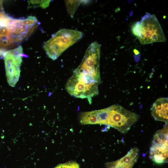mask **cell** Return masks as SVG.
Returning <instances> with one entry per match:
<instances>
[{
	"label": "cell",
	"instance_id": "30bf717a",
	"mask_svg": "<svg viewBox=\"0 0 168 168\" xmlns=\"http://www.w3.org/2000/svg\"><path fill=\"white\" fill-rule=\"evenodd\" d=\"M65 2L67 12L71 17H73L81 1L79 0H67L65 1Z\"/></svg>",
	"mask_w": 168,
	"mask_h": 168
},
{
	"label": "cell",
	"instance_id": "ba28073f",
	"mask_svg": "<svg viewBox=\"0 0 168 168\" xmlns=\"http://www.w3.org/2000/svg\"><path fill=\"white\" fill-rule=\"evenodd\" d=\"M168 143L152 142L150 157L155 163L162 164L168 161Z\"/></svg>",
	"mask_w": 168,
	"mask_h": 168
},
{
	"label": "cell",
	"instance_id": "3957f363",
	"mask_svg": "<svg viewBox=\"0 0 168 168\" xmlns=\"http://www.w3.org/2000/svg\"><path fill=\"white\" fill-rule=\"evenodd\" d=\"M132 31L143 45L164 42L166 39L156 16L147 13L132 26Z\"/></svg>",
	"mask_w": 168,
	"mask_h": 168
},
{
	"label": "cell",
	"instance_id": "5b68a950",
	"mask_svg": "<svg viewBox=\"0 0 168 168\" xmlns=\"http://www.w3.org/2000/svg\"><path fill=\"white\" fill-rule=\"evenodd\" d=\"M3 56L7 82L10 86L14 87L19 79L22 57L24 56L22 47L20 45L7 51Z\"/></svg>",
	"mask_w": 168,
	"mask_h": 168
},
{
	"label": "cell",
	"instance_id": "4fadbf2b",
	"mask_svg": "<svg viewBox=\"0 0 168 168\" xmlns=\"http://www.w3.org/2000/svg\"><path fill=\"white\" fill-rule=\"evenodd\" d=\"M41 0H29L28 1V8H35L41 7Z\"/></svg>",
	"mask_w": 168,
	"mask_h": 168
},
{
	"label": "cell",
	"instance_id": "277c9868",
	"mask_svg": "<svg viewBox=\"0 0 168 168\" xmlns=\"http://www.w3.org/2000/svg\"><path fill=\"white\" fill-rule=\"evenodd\" d=\"M83 33L79 31L61 29L44 44L43 48L48 57L57 59L65 50L80 40Z\"/></svg>",
	"mask_w": 168,
	"mask_h": 168
},
{
	"label": "cell",
	"instance_id": "6da1fadb",
	"mask_svg": "<svg viewBox=\"0 0 168 168\" xmlns=\"http://www.w3.org/2000/svg\"><path fill=\"white\" fill-rule=\"evenodd\" d=\"M100 54L91 49L86 51L78 66L73 71L66 86L67 92L77 98H91L99 93L101 80L100 72Z\"/></svg>",
	"mask_w": 168,
	"mask_h": 168
},
{
	"label": "cell",
	"instance_id": "7a4b0ae2",
	"mask_svg": "<svg viewBox=\"0 0 168 168\" xmlns=\"http://www.w3.org/2000/svg\"><path fill=\"white\" fill-rule=\"evenodd\" d=\"M97 118L99 124L110 126L125 134L138 121L139 116L120 105H114L98 110Z\"/></svg>",
	"mask_w": 168,
	"mask_h": 168
},
{
	"label": "cell",
	"instance_id": "9a60e30c",
	"mask_svg": "<svg viewBox=\"0 0 168 168\" xmlns=\"http://www.w3.org/2000/svg\"><path fill=\"white\" fill-rule=\"evenodd\" d=\"M134 52L136 54H137L139 53V52L137 50L134 49Z\"/></svg>",
	"mask_w": 168,
	"mask_h": 168
},
{
	"label": "cell",
	"instance_id": "52a82bcc",
	"mask_svg": "<svg viewBox=\"0 0 168 168\" xmlns=\"http://www.w3.org/2000/svg\"><path fill=\"white\" fill-rule=\"evenodd\" d=\"M168 100L167 98L157 99L152 105L151 114L155 120L163 121L168 124Z\"/></svg>",
	"mask_w": 168,
	"mask_h": 168
},
{
	"label": "cell",
	"instance_id": "7c38bea8",
	"mask_svg": "<svg viewBox=\"0 0 168 168\" xmlns=\"http://www.w3.org/2000/svg\"><path fill=\"white\" fill-rule=\"evenodd\" d=\"M54 168H79V166L76 162L70 161L59 164Z\"/></svg>",
	"mask_w": 168,
	"mask_h": 168
},
{
	"label": "cell",
	"instance_id": "8992f818",
	"mask_svg": "<svg viewBox=\"0 0 168 168\" xmlns=\"http://www.w3.org/2000/svg\"><path fill=\"white\" fill-rule=\"evenodd\" d=\"M139 150L136 147L130 149L126 155L115 161L107 163L108 168H132L138 157Z\"/></svg>",
	"mask_w": 168,
	"mask_h": 168
},
{
	"label": "cell",
	"instance_id": "9c48e42d",
	"mask_svg": "<svg viewBox=\"0 0 168 168\" xmlns=\"http://www.w3.org/2000/svg\"><path fill=\"white\" fill-rule=\"evenodd\" d=\"M80 121L82 124H97L96 110L82 113L80 116Z\"/></svg>",
	"mask_w": 168,
	"mask_h": 168
},
{
	"label": "cell",
	"instance_id": "8fae6325",
	"mask_svg": "<svg viewBox=\"0 0 168 168\" xmlns=\"http://www.w3.org/2000/svg\"><path fill=\"white\" fill-rule=\"evenodd\" d=\"M36 18L34 16H30L25 19H22V21L26 26L31 28H34L37 22Z\"/></svg>",
	"mask_w": 168,
	"mask_h": 168
},
{
	"label": "cell",
	"instance_id": "5bb4252c",
	"mask_svg": "<svg viewBox=\"0 0 168 168\" xmlns=\"http://www.w3.org/2000/svg\"><path fill=\"white\" fill-rule=\"evenodd\" d=\"M50 0H41V7L45 9L49 6Z\"/></svg>",
	"mask_w": 168,
	"mask_h": 168
}]
</instances>
